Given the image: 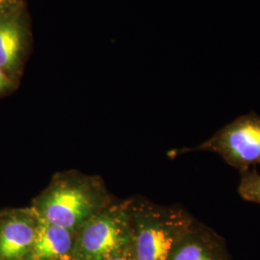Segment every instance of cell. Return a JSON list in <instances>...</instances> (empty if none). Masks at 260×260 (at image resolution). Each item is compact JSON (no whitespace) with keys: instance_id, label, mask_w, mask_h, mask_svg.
Instances as JSON below:
<instances>
[{"instance_id":"1","label":"cell","mask_w":260,"mask_h":260,"mask_svg":"<svg viewBox=\"0 0 260 260\" xmlns=\"http://www.w3.org/2000/svg\"><path fill=\"white\" fill-rule=\"evenodd\" d=\"M108 205L105 189L95 177L67 173L53 178L31 210L45 222L76 233Z\"/></svg>"},{"instance_id":"2","label":"cell","mask_w":260,"mask_h":260,"mask_svg":"<svg viewBox=\"0 0 260 260\" xmlns=\"http://www.w3.org/2000/svg\"><path fill=\"white\" fill-rule=\"evenodd\" d=\"M194 218L179 206L130 201L133 260H169Z\"/></svg>"},{"instance_id":"3","label":"cell","mask_w":260,"mask_h":260,"mask_svg":"<svg viewBox=\"0 0 260 260\" xmlns=\"http://www.w3.org/2000/svg\"><path fill=\"white\" fill-rule=\"evenodd\" d=\"M187 151L213 152L240 173L260 165V116L255 112L242 115L216 131L209 139Z\"/></svg>"},{"instance_id":"4","label":"cell","mask_w":260,"mask_h":260,"mask_svg":"<svg viewBox=\"0 0 260 260\" xmlns=\"http://www.w3.org/2000/svg\"><path fill=\"white\" fill-rule=\"evenodd\" d=\"M78 232L75 250L80 259H103L123 251L131 239L130 201L106 206Z\"/></svg>"},{"instance_id":"5","label":"cell","mask_w":260,"mask_h":260,"mask_svg":"<svg viewBox=\"0 0 260 260\" xmlns=\"http://www.w3.org/2000/svg\"><path fill=\"white\" fill-rule=\"evenodd\" d=\"M25 7L0 16V68L13 78L19 75L31 47Z\"/></svg>"},{"instance_id":"6","label":"cell","mask_w":260,"mask_h":260,"mask_svg":"<svg viewBox=\"0 0 260 260\" xmlns=\"http://www.w3.org/2000/svg\"><path fill=\"white\" fill-rule=\"evenodd\" d=\"M169 260H232V257L223 237L194 220Z\"/></svg>"},{"instance_id":"7","label":"cell","mask_w":260,"mask_h":260,"mask_svg":"<svg viewBox=\"0 0 260 260\" xmlns=\"http://www.w3.org/2000/svg\"><path fill=\"white\" fill-rule=\"evenodd\" d=\"M37 230V218L32 210L15 214L0 229V258L18 260L31 252Z\"/></svg>"},{"instance_id":"8","label":"cell","mask_w":260,"mask_h":260,"mask_svg":"<svg viewBox=\"0 0 260 260\" xmlns=\"http://www.w3.org/2000/svg\"><path fill=\"white\" fill-rule=\"evenodd\" d=\"M36 218V236L30 252L32 260H57L69 255L74 248L75 232Z\"/></svg>"},{"instance_id":"9","label":"cell","mask_w":260,"mask_h":260,"mask_svg":"<svg viewBox=\"0 0 260 260\" xmlns=\"http://www.w3.org/2000/svg\"><path fill=\"white\" fill-rule=\"evenodd\" d=\"M238 194L244 201L260 204V174L256 168L240 173Z\"/></svg>"},{"instance_id":"10","label":"cell","mask_w":260,"mask_h":260,"mask_svg":"<svg viewBox=\"0 0 260 260\" xmlns=\"http://www.w3.org/2000/svg\"><path fill=\"white\" fill-rule=\"evenodd\" d=\"M25 7V0H0V16Z\"/></svg>"},{"instance_id":"11","label":"cell","mask_w":260,"mask_h":260,"mask_svg":"<svg viewBox=\"0 0 260 260\" xmlns=\"http://www.w3.org/2000/svg\"><path fill=\"white\" fill-rule=\"evenodd\" d=\"M13 86V78L0 68V93L7 91Z\"/></svg>"},{"instance_id":"12","label":"cell","mask_w":260,"mask_h":260,"mask_svg":"<svg viewBox=\"0 0 260 260\" xmlns=\"http://www.w3.org/2000/svg\"><path fill=\"white\" fill-rule=\"evenodd\" d=\"M100 260H133V256H132V252H125V251H121Z\"/></svg>"}]
</instances>
